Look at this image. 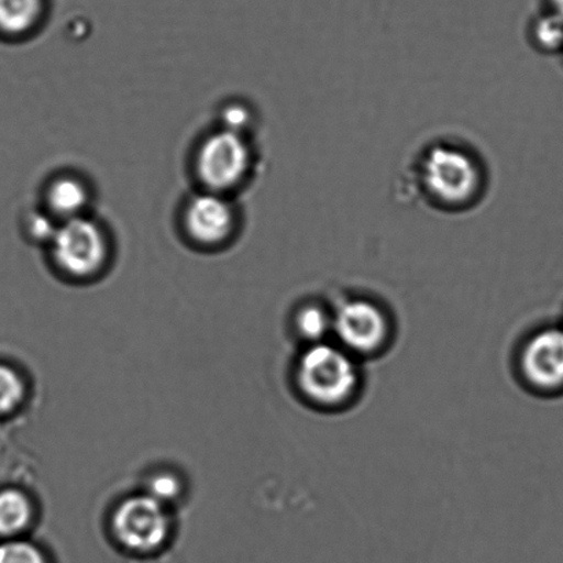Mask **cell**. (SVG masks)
<instances>
[{"instance_id":"obj_1","label":"cell","mask_w":563,"mask_h":563,"mask_svg":"<svg viewBox=\"0 0 563 563\" xmlns=\"http://www.w3.org/2000/svg\"><path fill=\"white\" fill-rule=\"evenodd\" d=\"M412 197L432 211L460 217L483 206L493 186L484 153L466 137L439 135L421 145L407 168Z\"/></svg>"},{"instance_id":"obj_2","label":"cell","mask_w":563,"mask_h":563,"mask_svg":"<svg viewBox=\"0 0 563 563\" xmlns=\"http://www.w3.org/2000/svg\"><path fill=\"white\" fill-rule=\"evenodd\" d=\"M257 164L252 135L219 125L201 137L191 157L197 189L230 197L250 184Z\"/></svg>"},{"instance_id":"obj_3","label":"cell","mask_w":563,"mask_h":563,"mask_svg":"<svg viewBox=\"0 0 563 563\" xmlns=\"http://www.w3.org/2000/svg\"><path fill=\"white\" fill-rule=\"evenodd\" d=\"M296 383L303 399L320 410L350 405L361 388L357 358L336 342L308 345L298 358Z\"/></svg>"},{"instance_id":"obj_4","label":"cell","mask_w":563,"mask_h":563,"mask_svg":"<svg viewBox=\"0 0 563 563\" xmlns=\"http://www.w3.org/2000/svg\"><path fill=\"white\" fill-rule=\"evenodd\" d=\"M112 244L107 225L91 213L59 223L46 250L65 277L90 279L107 268Z\"/></svg>"},{"instance_id":"obj_5","label":"cell","mask_w":563,"mask_h":563,"mask_svg":"<svg viewBox=\"0 0 563 563\" xmlns=\"http://www.w3.org/2000/svg\"><path fill=\"white\" fill-rule=\"evenodd\" d=\"M179 228L187 244L202 251H217L239 235L241 212L234 197L197 189L181 206Z\"/></svg>"},{"instance_id":"obj_6","label":"cell","mask_w":563,"mask_h":563,"mask_svg":"<svg viewBox=\"0 0 563 563\" xmlns=\"http://www.w3.org/2000/svg\"><path fill=\"white\" fill-rule=\"evenodd\" d=\"M333 334L336 344L353 356H374L390 340L388 313L380 303L367 297H351L333 309Z\"/></svg>"},{"instance_id":"obj_7","label":"cell","mask_w":563,"mask_h":563,"mask_svg":"<svg viewBox=\"0 0 563 563\" xmlns=\"http://www.w3.org/2000/svg\"><path fill=\"white\" fill-rule=\"evenodd\" d=\"M170 522L165 506L152 496H135L114 511L112 529L121 549L134 555L158 553L167 543Z\"/></svg>"},{"instance_id":"obj_8","label":"cell","mask_w":563,"mask_h":563,"mask_svg":"<svg viewBox=\"0 0 563 563\" xmlns=\"http://www.w3.org/2000/svg\"><path fill=\"white\" fill-rule=\"evenodd\" d=\"M518 369L537 394H563V325H548L529 335L518 355Z\"/></svg>"},{"instance_id":"obj_9","label":"cell","mask_w":563,"mask_h":563,"mask_svg":"<svg viewBox=\"0 0 563 563\" xmlns=\"http://www.w3.org/2000/svg\"><path fill=\"white\" fill-rule=\"evenodd\" d=\"M93 189L88 179L76 173H59L43 189L42 208L58 223L92 213Z\"/></svg>"},{"instance_id":"obj_10","label":"cell","mask_w":563,"mask_h":563,"mask_svg":"<svg viewBox=\"0 0 563 563\" xmlns=\"http://www.w3.org/2000/svg\"><path fill=\"white\" fill-rule=\"evenodd\" d=\"M48 11L47 0H0V36L25 38L41 30Z\"/></svg>"},{"instance_id":"obj_11","label":"cell","mask_w":563,"mask_h":563,"mask_svg":"<svg viewBox=\"0 0 563 563\" xmlns=\"http://www.w3.org/2000/svg\"><path fill=\"white\" fill-rule=\"evenodd\" d=\"M33 509L30 498L19 489L0 490V540L20 538L31 526Z\"/></svg>"},{"instance_id":"obj_12","label":"cell","mask_w":563,"mask_h":563,"mask_svg":"<svg viewBox=\"0 0 563 563\" xmlns=\"http://www.w3.org/2000/svg\"><path fill=\"white\" fill-rule=\"evenodd\" d=\"M296 329L308 345L328 341L333 334V309L317 302L306 303L296 314Z\"/></svg>"},{"instance_id":"obj_13","label":"cell","mask_w":563,"mask_h":563,"mask_svg":"<svg viewBox=\"0 0 563 563\" xmlns=\"http://www.w3.org/2000/svg\"><path fill=\"white\" fill-rule=\"evenodd\" d=\"M529 44L538 52H563V19L548 10L534 16L528 25Z\"/></svg>"},{"instance_id":"obj_14","label":"cell","mask_w":563,"mask_h":563,"mask_svg":"<svg viewBox=\"0 0 563 563\" xmlns=\"http://www.w3.org/2000/svg\"><path fill=\"white\" fill-rule=\"evenodd\" d=\"M25 397V384L21 375L8 364L0 363V417L20 407Z\"/></svg>"},{"instance_id":"obj_15","label":"cell","mask_w":563,"mask_h":563,"mask_svg":"<svg viewBox=\"0 0 563 563\" xmlns=\"http://www.w3.org/2000/svg\"><path fill=\"white\" fill-rule=\"evenodd\" d=\"M0 563H52L36 544L20 538L0 540Z\"/></svg>"},{"instance_id":"obj_16","label":"cell","mask_w":563,"mask_h":563,"mask_svg":"<svg viewBox=\"0 0 563 563\" xmlns=\"http://www.w3.org/2000/svg\"><path fill=\"white\" fill-rule=\"evenodd\" d=\"M58 224L57 220L41 207L27 214L25 219V233L27 239L35 242V244L47 246Z\"/></svg>"},{"instance_id":"obj_17","label":"cell","mask_w":563,"mask_h":563,"mask_svg":"<svg viewBox=\"0 0 563 563\" xmlns=\"http://www.w3.org/2000/svg\"><path fill=\"white\" fill-rule=\"evenodd\" d=\"M253 121V110L245 103L230 102L220 110L219 126L223 129L252 135Z\"/></svg>"},{"instance_id":"obj_18","label":"cell","mask_w":563,"mask_h":563,"mask_svg":"<svg viewBox=\"0 0 563 563\" xmlns=\"http://www.w3.org/2000/svg\"><path fill=\"white\" fill-rule=\"evenodd\" d=\"M179 479L173 476V474H158L153 477L152 482L148 483V496L156 499L162 505H167L169 501L178 498L180 494Z\"/></svg>"},{"instance_id":"obj_19","label":"cell","mask_w":563,"mask_h":563,"mask_svg":"<svg viewBox=\"0 0 563 563\" xmlns=\"http://www.w3.org/2000/svg\"><path fill=\"white\" fill-rule=\"evenodd\" d=\"M549 10L554 11V13L561 15L563 19V0H549Z\"/></svg>"},{"instance_id":"obj_20","label":"cell","mask_w":563,"mask_h":563,"mask_svg":"<svg viewBox=\"0 0 563 563\" xmlns=\"http://www.w3.org/2000/svg\"><path fill=\"white\" fill-rule=\"evenodd\" d=\"M563 325V324H562Z\"/></svg>"}]
</instances>
